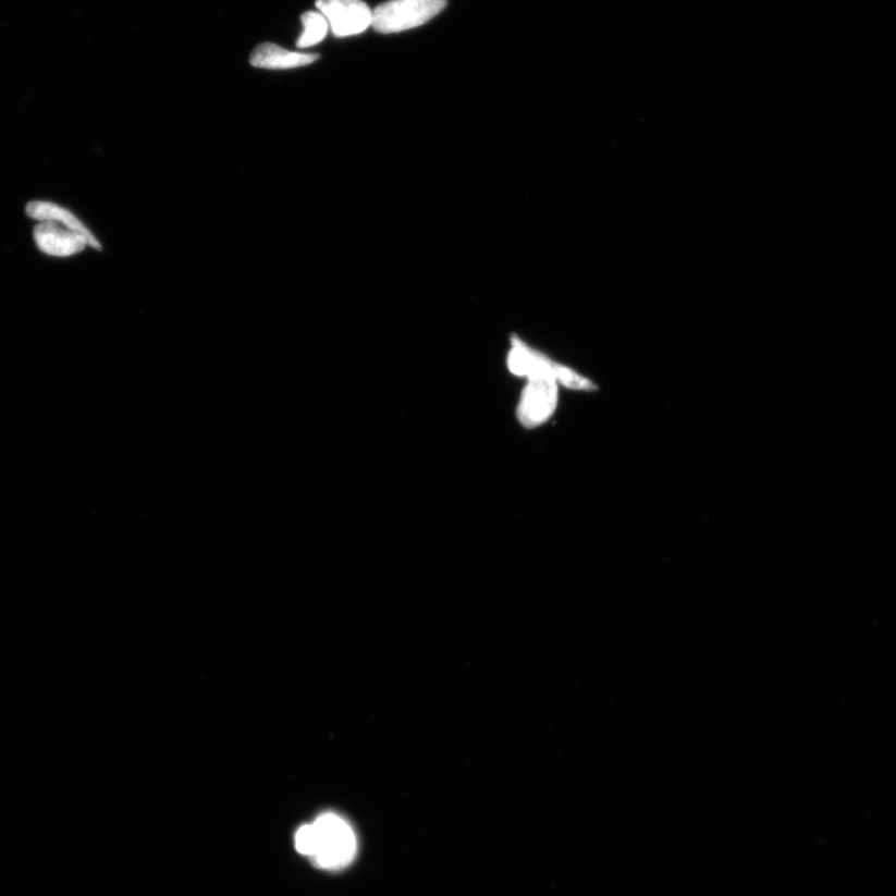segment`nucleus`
<instances>
[{"instance_id": "1a4fd4ad", "label": "nucleus", "mask_w": 896, "mask_h": 896, "mask_svg": "<svg viewBox=\"0 0 896 896\" xmlns=\"http://www.w3.org/2000/svg\"><path fill=\"white\" fill-rule=\"evenodd\" d=\"M303 34L297 41L299 49H307L319 45L328 36L329 23L323 14L307 12L302 15Z\"/></svg>"}, {"instance_id": "7ed1b4c3", "label": "nucleus", "mask_w": 896, "mask_h": 896, "mask_svg": "<svg viewBox=\"0 0 896 896\" xmlns=\"http://www.w3.org/2000/svg\"><path fill=\"white\" fill-rule=\"evenodd\" d=\"M446 4L447 0H389L372 11L371 27L382 34L421 27L445 10Z\"/></svg>"}, {"instance_id": "39448f33", "label": "nucleus", "mask_w": 896, "mask_h": 896, "mask_svg": "<svg viewBox=\"0 0 896 896\" xmlns=\"http://www.w3.org/2000/svg\"><path fill=\"white\" fill-rule=\"evenodd\" d=\"M559 404V384L550 379H528L518 405V420L526 429H535L551 419Z\"/></svg>"}, {"instance_id": "6e6552de", "label": "nucleus", "mask_w": 896, "mask_h": 896, "mask_svg": "<svg viewBox=\"0 0 896 896\" xmlns=\"http://www.w3.org/2000/svg\"><path fill=\"white\" fill-rule=\"evenodd\" d=\"M25 212H27L33 220L63 224L73 231L84 234L85 237L97 240L90 230H88L74 213L62 206L53 202L33 201L27 205Z\"/></svg>"}, {"instance_id": "423d86ee", "label": "nucleus", "mask_w": 896, "mask_h": 896, "mask_svg": "<svg viewBox=\"0 0 896 896\" xmlns=\"http://www.w3.org/2000/svg\"><path fill=\"white\" fill-rule=\"evenodd\" d=\"M34 241L42 254L53 257H71L82 254L86 247L101 250L98 240H90L66 225L54 222H39L34 229Z\"/></svg>"}, {"instance_id": "0eeeda50", "label": "nucleus", "mask_w": 896, "mask_h": 896, "mask_svg": "<svg viewBox=\"0 0 896 896\" xmlns=\"http://www.w3.org/2000/svg\"><path fill=\"white\" fill-rule=\"evenodd\" d=\"M317 54L297 53V51H290L273 42H265L258 46L254 53H251L249 62L251 65L260 69H272V71H289L312 64L318 60Z\"/></svg>"}, {"instance_id": "20e7f679", "label": "nucleus", "mask_w": 896, "mask_h": 896, "mask_svg": "<svg viewBox=\"0 0 896 896\" xmlns=\"http://www.w3.org/2000/svg\"><path fill=\"white\" fill-rule=\"evenodd\" d=\"M317 8L337 38L358 36L372 25V11L363 0H317Z\"/></svg>"}, {"instance_id": "f257e3e1", "label": "nucleus", "mask_w": 896, "mask_h": 896, "mask_svg": "<svg viewBox=\"0 0 896 896\" xmlns=\"http://www.w3.org/2000/svg\"><path fill=\"white\" fill-rule=\"evenodd\" d=\"M312 831L311 858L316 864L337 869L351 863L356 852V838L351 825L341 817L323 814L310 824Z\"/></svg>"}, {"instance_id": "f03ea898", "label": "nucleus", "mask_w": 896, "mask_h": 896, "mask_svg": "<svg viewBox=\"0 0 896 896\" xmlns=\"http://www.w3.org/2000/svg\"><path fill=\"white\" fill-rule=\"evenodd\" d=\"M510 371L517 377L528 379H550L556 384L572 390H596L593 382L579 376L576 371L563 367L559 363L545 358L542 354L530 349L519 337L512 339V351L508 355Z\"/></svg>"}]
</instances>
